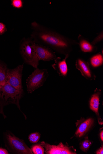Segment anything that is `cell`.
<instances>
[{
  "mask_svg": "<svg viewBox=\"0 0 103 154\" xmlns=\"http://www.w3.org/2000/svg\"><path fill=\"white\" fill-rule=\"evenodd\" d=\"M31 38L36 43L47 46L65 56H70L77 40L69 38L50 28L34 21L31 24Z\"/></svg>",
  "mask_w": 103,
  "mask_h": 154,
  "instance_id": "cell-1",
  "label": "cell"
},
{
  "mask_svg": "<svg viewBox=\"0 0 103 154\" xmlns=\"http://www.w3.org/2000/svg\"><path fill=\"white\" fill-rule=\"evenodd\" d=\"M34 41L31 38H24L21 41L19 51L24 62L35 69L38 68L39 60L33 48Z\"/></svg>",
  "mask_w": 103,
  "mask_h": 154,
  "instance_id": "cell-2",
  "label": "cell"
},
{
  "mask_svg": "<svg viewBox=\"0 0 103 154\" xmlns=\"http://www.w3.org/2000/svg\"><path fill=\"white\" fill-rule=\"evenodd\" d=\"M23 93V90H19L6 82L0 87V103L1 107L13 104L16 105L21 110L20 101Z\"/></svg>",
  "mask_w": 103,
  "mask_h": 154,
  "instance_id": "cell-3",
  "label": "cell"
},
{
  "mask_svg": "<svg viewBox=\"0 0 103 154\" xmlns=\"http://www.w3.org/2000/svg\"><path fill=\"white\" fill-rule=\"evenodd\" d=\"M49 75L46 69H35L34 72L26 79L27 91L28 93H32L42 86Z\"/></svg>",
  "mask_w": 103,
  "mask_h": 154,
  "instance_id": "cell-4",
  "label": "cell"
},
{
  "mask_svg": "<svg viewBox=\"0 0 103 154\" xmlns=\"http://www.w3.org/2000/svg\"><path fill=\"white\" fill-rule=\"evenodd\" d=\"M7 147L19 154H33L24 142L11 133L7 132L5 134Z\"/></svg>",
  "mask_w": 103,
  "mask_h": 154,
  "instance_id": "cell-5",
  "label": "cell"
},
{
  "mask_svg": "<svg viewBox=\"0 0 103 154\" xmlns=\"http://www.w3.org/2000/svg\"><path fill=\"white\" fill-rule=\"evenodd\" d=\"M23 68V64L19 65L15 68L8 69L7 73V82L19 90H23L22 80Z\"/></svg>",
  "mask_w": 103,
  "mask_h": 154,
  "instance_id": "cell-6",
  "label": "cell"
},
{
  "mask_svg": "<svg viewBox=\"0 0 103 154\" xmlns=\"http://www.w3.org/2000/svg\"><path fill=\"white\" fill-rule=\"evenodd\" d=\"M33 48L39 61H50L56 58L55 52L49 47L36 43L34 42Z\"/></svg>",
  "mask_w": 103,
  "mask_h": 154,
  "instance_id": "cell-7",
  "label": "cell"
},
{
  "mask_svg": "<svg viewBox=\"0 0 103 154\" xmlns=\"http://www.w3.org/2000/svg\"><path fill=\"white\" fill-rule=\"evenodd\" d=\"M75 65L76 68L86 79L90 81L96 79L97 76L87 61L82 58H79L76 60Z\"/></svg>",
  "mask_w": 103,
  "mask_h": 154,
  "instance_id": "cell-8",
  "label": "cell"
},
{
  "mask_svg": "<svg viewBox=\"0 0 103 154\" xmlns=\"http://www.w3.org/2000/svg\"><path fill=\"white\" fill-rule=\"evenodd\" d=\"M41 145L46 149V152L48 154H75L76 152L70 148L64 145L62 143L57 146L51 145L44 142Z\"/></svg>",
  "mask_w": 103,
  "mask_h": 154,
  "instance_id": "cell-9",
  "label": "cell"
},
{
  "mask_svg": "<svg viewBox=\"0 0 103 154\" xmlns=\"http://www.w3.org/2000/svg\"><path fill=\"white\" fill-rule=\"evenodd\" d=\"M69 57V55H66L63 59L60 57H56L54 60L55 63L52 65L54 70L64 78H66L67 75L68 68L66 60Z\"/></svg>",
  "mask_w": 103,
  "mask_h": 154,
  "instance_id": "cell-10",
  "label": "cell"
},
{
  "mask_svg": "<svg viewBox=\"0 0 103 154\" xmlns=\"http://www.w3.org/2000/svg\"><path fill=\"white\" fill-rule=\"evenodd\" d=\"M78 45L82 51L85 53H94L97 51L98 48L96 46L91 43L82 35L79 34L78 37Z\"/></svg>",
  "mask_w": 103,
  "mask_h": 154,
  "instance_id": "cell-11",
  "label": "cell"
},
{
  "mask_svg": "<svg viewBox=\"0 0 103 154\" xmlns=\"http://www.w3.org/2000/svg\"><path fill=\"white\" fill-rule=\"evenodd\" d=\"M101 94V92L100 90L96 89L94 93L91 97L89 102L90 109L98 116H99V108Z\"/></svg>",
  "mask_w": 103,
  "mask_h": 154,
  "instance_id": "cell-12",
  "label": "cell"
},
{
  "mask_svg": "<svg viewBox=\"0 0 103 154\" xmlns=\"http://www.w3.org/2000/svg\"><path fill=\"white\" fill-rule=\"evenodd\" d=\"M94 123V120L92 118L85 120L79 125L75 134L79 137H82L89 130Z\"/></svg>",
  "mask_w": 103,
  "mask_h": 154,
  "instance_id": "cell-13",
  "label": "cell"
},
{
  "mask_svg": "<svg viewBox=\"0 0 103 154\" xmlns=\"http://www.w3.org/2000/svg\"><path fill=\"white\" fill-rule=\"evenodd\" d=\"M87 62L91 68H98L103 64V54L101 52L95 54L92 56Z\"/></svg>",
  "mask_w": 103,
  "mask_h": 154,
  "instance_id": "cell-14",
  "label": "cell"
},
{
  "mask_svg": "<svg viewBox=\"0 0 103 154\" xmlns=\"http://www.w3.org/2000/svg\"><path fill=\"white\" fill-rule=\"evenodd\" d=\"M8 69L0 62V87L4 86L7 82V73Z\"/></svg>",
  "mask_w": 103,
  "mask_h": 154,
  "instance_id": "cell-15",
  "label": "cell"
},
{
  "mask_svg": "<svg viewBox=\"0 0 103 154\" xmlns=\"http://www.w3.org/2000/svg\"><path fill=\"white\" fill-rule=\"evenodd\" d=\"M92 145V142L88 139L87 137H86L84 140L81 143V149L82 151L86 152Z\"/></svg>",
  "mask_w": 103,
  "mask_h": 154,
  "instance_id": "cell-16",
  "label": "cell"
},
{
  "mask_svg": "<svg viewBox=\"0 0 103 154\" xmlns=\"http://www.w3.org/2000/svg\"><path fill=\"white\" fill-rule=\"evenodd\" d=\"M31 149L32 152L35 154H43L45 152L43 147L40 144L33 146Z\"/></svg>",
  "mask_w": 103,
  "mask_h": 154,
  "instance_id": "cell-17",
  "label": "cell"
},
{
  "mask_svg": "<svg viewBox=\"0 0 103 154\" xmlns=\"http://www.w3.org/2000/svg\"><path fill=\"white\" fill-rule=\"evenodd\" d=\"M40 134L38 132L34 133L29 135L28 139L29 141L32 143H37L40 139Z\"/></svg>",
  "mask_w": 103,
  "mask_h": 154,
  "instance_id": "cell-18",
  "label": "cell"
},
{
  "mask_svg": "<svg viewBox=\"0 0 103 154\" xmlns=\"http://www.w3.org/2000/svg\"><path fill=\"white\" fill-rule=\"evenodd\" d=\"M103 40V31H101L99 32L97 36L91 42L92 45L96 46L100 42Z\"/></svg>",
  "mask_w": 103,
  "mask_h": 154,
  "instance_id": "cell-19",
  "label": "cell"
},
{
  "mask_svg": "<svg viewBox=\"0 0 103 154\" xmlns=\"http://www.w3.org/2000/svg\"><path fill=\"white\" fill-rule=\"evenodd\" d=\"M11 2L12 5L14 8L19 9L23 7V2L21 0H13Z\"/></svg>",
  "mask_w": 103,
  "mask_h": 154,
  "instance_id": "cell-20",
  "label": "cell"
},
{
  "mask_svg": "<svg viewBox=\"0 0 103 154\" xmlns=\"http://www.w3.org/2000/svg\"><path fill=\"white\" fill-rule=\"evenodd\" d=\"M6 31V28L5 25L2 23H0V34H2Z\"/></svg>",
  "mask_w": 103,
  "mask_h": 154,
  "instance_id": "cell-21",
  "label": "cell"
},
{
  "mask_svg": "<svg viewBox=\"0 0 103 154\" xmlns=\"http://www.w3.org/2000/svg\"><path fill=\"white\" fill-rule=\"evenodd\" d=\"M8 151L5 149L0 147V154H9Z\"/></svg>",
  "mask_w": 103,
  "mask_h": 154,
  "instance_id": "cell-22",
  "label": "cell"
},
{
  "mask_svg": "<svg viewBox=\"0 0 103 154\" xmlns=\"http://www.w3.org/2000/svg\"><path fill=\"white\" fill-rule=\"evenodd\" d=\"M96 153L97 154H103V147L102 146L97 151Z\"/></svg>",
  "mask_w": 103,
  "mask_h": 154,
  "instance_id": "cell-23",
  "label": "cell"
},
{
  "mask_svg": "<svg viewBox=\"0 0 103 154\" xmlns=\"http://www.w3.org/2000/svg\"><path fill=\"white\" fill-rule=\"evenodd\" d=\"M100 137L101 138V139L102 142L103 141V131L102 130L101 131L100 134Z\"/></svg>",
  "mask_w": 103,
  "mask_h": 154,
  "instance_id": "cell-24",
  "label": "cell"
}]
</instances>
